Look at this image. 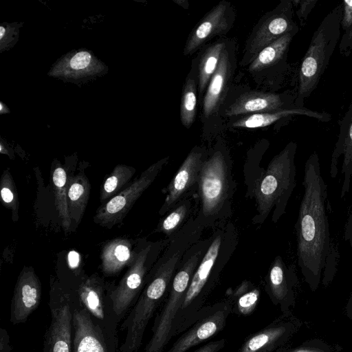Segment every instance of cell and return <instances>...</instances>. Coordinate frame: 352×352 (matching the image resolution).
<instances>
[{
  "instance_id": "35",
  "label": "cell",
  "mask_w": 352,
  "mask_h": 352,
  "mask_svg": "<svg viewBox=\"0 0 352 352\" xmlns=\"http://www.w3.org/2000/svg\"><path fill=\"white\" fill-rule=\"evenodd\" d=\"M339 50L344 56H349L352 52V25L342 34L339 43Z\"/></svg>"
},
{
  "instance_id": "15",
  "label": "cell",
  "mask_w": 352,
  "mask_h": 352,
  "mask_svg": "<svg viewBox=\"0 0 352 352\" xmlns=\"http://www.w3.org/2000/svg\"><path fill=\"white\" fill-rule=\"evenodd\" d=\"M204 151L195 148L188 155L167 188V195L159 214H164L175 206L184 195L198 184L199 173L205 160Z\"/></svg>"
},
{
  "instance_id": "4",
  "label": "cell",
  "mask_w": 352,
  "mask_h": 352,
  "mask_svg": "<svg viewBox=\"0 0 352 352\" xmlns=\"http://www.w3.org/2000/svg\"><path fill=\"white\" fill-rule=\"evenodd\" d=\"M297 144L290 142L271 160L257 179L253 190L257 214L254 223H263L273 210L272 220L276 223L285 213L287 202L296 186L295 155Z\"/></svg>"
},
{
  "instance_id": "37",
  "label": "cell",
  "mask_w": 352,
  "mask_h": 352,
  "mask_svg": "<svg viewBox=\"0 0 352 352\" xmlns=\"http://www.w3.org/2000/svg\"><path fill=\"white\" fill-rule=\"evenodd\" d=\"M91 60V55L87 52L77 53L71 60L70 65L73 69H80L86 67Z\"/></svg>"
},
{
  "instance_id": "21",
  "label": "cell",
  "mask_w": 352,
  "mask_h": 352,
  "mask_svg": "<svg viewBox=\"0 0 352 352\" xmlns=\"http://www.w3.org/2000/svg\"><path fill=\"white\" fill-rule=\"evenodd\" d=\"M138 252L137 248L133 249L131 240L126 237H117L108 241L103 245L100 254L103 274L106 276H115L126 267H129Z\"/></svg>"
},
{
  "instance_id": "41",
  "label": "cell",
  "mask_w": 352,
  "mask_h": 352,
  "mask_svg": "<svg viewBox=\"0 0 352 352\" xmlns=\"http://www.w3.org/2000/svg\"><path fill=\"white\" fill-rule=\"evenodd\" d=\"M291 352H324V349L314 346H302Z\"/></svg>"
},
{
  "instance_id": "8",
  "label": "cell",
  "mask_w": 352,
  "mask_h": 352,
  "mask_svg": "<svg viewBox=\"0 0 352 352\" xmlns=\"http://www.w3.org/2000/svg\"><path fill=\"white\" fill-rule=\"evenodd\" d=\"M155 245L149 243L139 249L134 262L118 284L107 292L109 304L117 322L135 304L146 284L153 267Z\"/></svg>"
},
{
  "instance_id": "7",
  "label": "cell",
  "mask_w": 352,
  "mask_h": 352,
  "mask_svg": "<svg viewBox=\"0 0 352 352\" xmlns=\"http://www.w3.org/2000/svg\"><path fill=\"white\" fill-rule=\"evenodd\" d=\"M207 244L195 243L192 251H190V248L188 250L185 262L179 264L164 305L155 319L151 338L143 352H163L172 339L174 321L182 307L191 278L207 251Z\"/></svg>"
},
{
  "instance_id": "19",
  "label": "cell",
  "mask_w": 352,
  "mask_h": 352,
  "mask_svg": "<svg viewBox=\"0 0 352 352\" xmlns=\"http://www.w3.org/2000/svg\"><path fill=\"white\" fill-rule=\"evenodd\" d=\"M228 6L221 1L200 21L190 34L184 47V55L194 53L212 37L228 30Z\"/></svg>"
},
{
  "instance_id": "29",
  "label": "cell",
  "mask_w": 352,
  "mask_h": 352,
  "mask_svg": "<svg viewBox=\"0 0 352 352\" xmlns=\"http://www.w3.org/2000/svg\"><path fill=\"white\" fill-rule=\"evenodd\" d=\"M260 298L259 289L251 283H242L228 297L232 312L241 316L250 315L256 309Z\"/></svg>"
},
{
  "instance_id": "28",
  "label": "cell",
  "mask_w": 352,
  "mask_h": 352,
  "mask_svg": "<svg viewBox=\"0 0 352 352\" xmlns=\"http://www.w3.org/2000/svg\"><path fill=\"white\" fill-rule=\"evenodd\" d=\"M135 173L133 167L122 164L116 166L102 184L100 191L101 204L108 201L122 190L124 186L129 184Z\"/></svg>"
},
{
  "instance_id": "36",
  "label": "cell",
  "mask_w": 352,
  "mask_h": 352,
  "mask_svg": "<svg viewBox=\"0 0 352 352\" xmlns=\"http://www.w3.org/2000/svg\"><path fill=\"white\" fill-rule=\"evenodd\" d=\"M342 4L341 28L346 31L352 25V0H344L342 2Z\"/></svg>"
},
{
  "instance_id": "22",
  "label": "cell",
  "mask_w": 352,
  "mask_h": 352,
  "mask_svg": "<svg viewBox=\"0 0 352 352\" xmlns=\"http://www.w3.org/2000/svg\"><path fill=\"white\" fill-rule=\"evenodd\" d=\"M280 95L262 91H250L241 95L226 111L228 116L270 112L290 107Z\"/></svg>"
},
{
  "instance_id": "20",
  "label": "cell",
  "mask_w": 352,
  "mask_h": 352,
  "mask_svg": "<svg viewBox=\"0 0 352 352\" xmlns=\"http://www.w3.org/2000/svg\"><path fill=\"white\" fill-rule=\"evenodd\" d=\"M293 331L292 322L275 320L250 335L236 352H275L287 341Z\"/></svg>"
},
{
  "instance_id": "10",
  "label": "cell",
  "mask_w": 352,
  "mask_h": 352,
  "mask_svg": "<svg viewBox=\"0 0 352 352\" xmlns=\"http://www.w3.org/2000/svg\"><path fill=\"white\" fill-rule=\"evenodd\" d=\"M167 161L168 157H166L152 164L117 195L101 204L94 216V223L107 229L120 224L136 201L153 182Z\"/></svg>"
},
{
  "instance_id": "12",
  "label": "cell",
  "mask_w": 352,
  "mask_h": 352,
  "mask_svg": "<svg viewBox=\"0 0 352 352\" xmlns=\"http://www.w3.org/2000/svg\"><path fill=\"white\" fill-rule=\"evenodd\" d=\"M293 16L292 1H281L274 10L267 13L249 38L243 59L246 58L252 62L264 47L286 33L298 29Z\"/></svg>"
},
{
  "instance_id": "42",
  "label": "cell",
  "mask_w": 352,
  "mask_h": 352,
  "mask_svg": "<svg viewBox=\"0 0 352 352\" xmlns=\"http://www.w3.org/2000/svg\"><path fill=\"white\" fill-rule=\"evenodd\" d=\"M4 32H5V29L3 27H1L0 28V37H1V38L3 37Z\"/></svg>"
},
{
  "instance_id": "16",
  "label": "cell",
  "mask_w": 352,
  "mask_h": 352,
  "mask_svg": "<svg viewBox=\"0 0 352 352\" xmlns=\"http://www.w3.org/2000/svg\"><path fill=\"white\" fill-rule=\"evenodd\" d=\"M104 281L96 274L84 278L79 284L76 296L82 306L91 314L94 320L107 332L110 333V325L107 323L109 309L111 314L107 294H105ZM115 320V319H114Z\"/></svg>"
},
{
  "instance_id": "34",
  "label": "cell",
  "mask_w": 352,
  "mask_h": 352,
  "mask_svg": "<svg viewBox=\"0 0 352 352\" xmlns=\"http://www.w3.org/2000/svg\"><path fill=\"white\" fill-rule=\"evenodd\" d=\"M317 2L318 0L292 1V3L298 4V9L297 10L296 14L302 27L306 24L308 16Z\"/></svg>"
},
{
  "instance_id": "39",
  "label": "cell",
  "mask_w": 352,
  "mask_h": 352,
  "mask_svg": "<svg viewBox=\"0 0 352 352\" xmlns=\"http://www.w3.org/2000/svg\"><path fill=\"white\" fill-rule=\"evenodd\" d=\"M0 352H10V338L6 329H1L0 333Z\"/></svg>"
},
{
  "instance_id": "27",
  "label": "cell",
  "mask_w": 352,
  "mask_h": 352,
  "mask_svg": "<svg viewBox=\"0 0 352 352\" xmlns=\"http://www.w3.org/2000/svg\"><path fill=\"white\" fill-rule=\"evenodd\" d=\"M68 177V173L61 165L56 166L52 170L55 206L65 233L70 230L72 221L67 203Z\"/></svg>"
},
{
  "instance_id": "1",
  "label": "cell",
  "mask_w": 352,
  "mask_h": 352,
  "mask_svg": "<svg viewBox=\"0 0 352 352\" xmlns=\"http://www.w3.org/2000/svg\"><path fill=\"white\" fill-rule=\"evenodd\" d=\"M302 185L304 193L296 223L297 259L306 282L314 290L332 246L327 214V186L316 152L305 162Z\"/></svg>"
},
{
  "instance_id": "23",
  "label": "cell",
  "mask_w": 352,
  "mask_h": 352,
  "mask_svg": "<svg viewBox=\"0 0 352 352\" xmlns=\"http://www.w3.org/2000/svg\"><path fill=\"white\" fill-rule=\"evenodd\" d=\"M296 116H305L321 122L331 120V115L326 112H318L305 107L295 104L280 110L250 114L236 120L232 126L236 128L257 129L267 126L283 118Z\"/></svg>"
},
{
  "instance_id": "26",
  "label": "cell",
  "mask_w": 352,
  "mask_h": 352,
  "mask_svg": "<svg viewBox=\"0 0 352 352\" xmlns=\"http://www.w3.org/2000/svg\"><path fill=\"white\" fill-rule=\"evenodd\" d=\"M298 28L287 32L264 47L251 62L250 72H258L270 67L285 57L289 46Z\"/></svg>"
},
{
  "instance_id": "31",
  "label": "cell",
  "mask_w": 352,
  "mask_h": 352,
  "mask_svg": "<svg viewBox=\"0 0 352 352\" xmlns=\"http://www.w3.org/2000/svg\"><path fill=\"white\" fill-rule=\"evenodd\" d=\"M196 82L192 78H188L183 87L180 106L181 121L186 128L191 126L196 116Z\"/></svg>"
},
{
  "instance_id": "30",
  "label": "cell",
  "mask_w": 352,
  "mask_h": 352,
  "mask_svg": "<svg viewBox=\"0 0 352 352\" xmlns=\"http://www.w3.org/2000/svg\"><path fill=\"white\" fill-rule=\"evenodd\" d=\"M224 50L223 43H216L210 45L202 55L199 64L198 76V88L200 93L204 91L215 73Z\"/></svg>"
},
{
  "instance_id": "3",
  "label": "cell",
  "mask_w": 352,
  "mask_h": 352,
  "mask_svg": "<svg viewBox=\"0 0 352 352\" xmlns=\"http://www.w3.org/2000/svg\"><path fill=\"white\" fill-rule=\"evenodd\" d=\"M217 229L190 282L182 307L174 321L172 338L190 327L199 318L206 300L217 283L221 271L233 252L234 233Z\"/></svg>"
},
{
  "instance_id": "5",
  "label": "cell",
  "mask_w": 352,
  "mask_h": 352,
  "mask_svg": "<svg viewBox=\"0 0 352 352\" xmlns=\"http://www.w3.org/2000/svg\"><path fill=\"white\" fill-rule=\"evenodd\" d=\"M342 3L330 11L314 32L298 72V88L295 105L304 107L305 100L317 87L340 39Z\"/></svg>"
},
{
  "instance_id": "33",
  "label": "cell",
  "mask_w": 352,
  "mask_h": 352,
  "mask_svg": "<svg viewBox=\"0 0 352 352\" xmlns=\"http://www.w3.org/2000/svg\"><path fill=\"white\" fill-rule=\"evenodd\" d=\"M159 223L157 231L169 236L184 222L190 208V200L183 199Z\"/></svg>"
},
{
  "instance_id": "32",
  "label": "cell",
  "mask_w": 352,
  "mask_h": 352,
  "mask_svg": "<svg viewBox=\"0 0 352 352\" xmlns=\"http://www.w3.org/2000/svg\"><path fill=\"white\" fill-rule=\"evenodd\" d=\"M0 194L3 205L12 212L14 221L19 219V197L16 186L9 170H3L0 182Z\"/></svg>"
},
{
  "instance_id": "24",
  "label": "cell",
  "mask_w": 352,
  "mask_h": 352,
  "mask_svg": "<svg viewBox=\"0 0 352 352\" xmlns=\"http://www.w3.org/2000/svg\"><path fill=\"white\" fill-rule=\"evenodd\" d=\"M231 65L228 52L221 54L217 69L210 79L203 102V112L208 117L217 110L230 76Z\"/></svg>"
},
{
  "instance_id": "9",
  "label": "cell",
  "mask_w": 352,
  "mask_h": 352,
  "mask_svg": "<svg viewBox=\"0 0 352 352\" xmlns=\"http://www.w3.org/2000/svg\"><path fill=\"white\" fill-rule=\"evenodd\" d=\"M49 305L51 322L43 352H72L73 294L54 278L51 279Z\"/></svg>"
},
{
  "instance_id": "25",
  "label": "cell",
  "mask_w": 352,
  "mask_h": 352,
  "mask_svg": "<svg viewBox=\"0 0 352 352\" xmlns=\"http://www.w3.org/2000/svg\"><path fill=\"white\" fill-rule=\"evenodd\" d=\"M91 185L84 170L68 177L67 203L72 221L78 226L84 215L90 195Z\"/></svg>"
},
{
  "instance_id": "43",
  "label": "cell",
  "mask_w": 352,
  "mask_h": 352,
  "mask_svg": "<svg viewBox=\"0 0 352 352\" xmlns=\"http://www.w3.org/2000/svg\"><path fill=\"white\" fill-rule=\"evenodd\" d=\"M351 300H352V296H351Z\"/></svg>"
},
{
  "instance_id": "13",
  "label": "cell",
  "mask_w": 352,
  "mask_h": 352,
  "mask_svg": "<svg viewBox=\"0 0 352 352\" xmlns=\"http://www.w3.org/2000/svg\"><path fill=\"white\" fill-rule=\"evenodd\" d=\"M72 352H109L107 339L110 336L92 318L73 294Z\"/></svg>"
},
{
  "instance_id": "2",
  "label": "cell",
  "mask_w": 352,
  "mask_h": 352,
  "mask_svg": "<svg viewBox=\"0 0 352 352\" xmlns=\"http://www.w3.org/2000/svg\"><path fill=\"white\" fill-rule=\"evenodd\" d=\"M197 239L192 230L182 229L173 239L163 256L152 267L138 300L121 324L120 329L126 331V337L120 352L138 351L146 328L157 308L166 298L185 252Z\"/></svg>"
},
{
  "instance_id": "6",
  "label": "cell",
  "mask_w": 352,
  "mask_h": 352,
  "mask_svg": "<svg viewBox=\"0 0 352 352\" xmlns=\"http://www.w3.org/2000/svg\"><path fill=\"white\" fill-rule=\"evenodd\" d=\"M235 184L224 154L215 151L206 159L198 179L200 210L196 220L204 228L228 216Z\"/></svg>"
},
{
  "instance_id": "40",
  "label": "cell",
  "mask_w": 352,
  "mask_h": 352,
  "mask_svg": "<svg viewBox=\"0 0 352 352\" xmlns=\"http://www.w3.org/2000/svg\"><path fill=\"white\" fill-rule=\"evenodd\" d=\"M344 238L346 241H348L352 248V210L350 212L348 220L346 223Z\"/></svg>"
},
{
  "instance_id": "17",
  "label": "cell",
  "mask_w": 352,
  "mask_h": 352,
  "mask_svg": "<svg viewBox=\"0 0 352 352\" xmlns=\"http://www.w3.org/2000/svg\"><path fill=\"white\" fill-rule=\"evenodd\" d=\"M343 156L341 174L343 182L340 197L343 198L350 190L352 179V101L348 111L340 122V132L331 155L330 175L335 178L338 173V160Z\"/></svg>"
},
{
  "instance_id": "11",
  "label": "cell",
  "mask_w": 352,
  "mask_h": 352,
  "mask_svg": "<svg viewBox=\"0 0 352 352\" xmlns=\"http://www.w3.org/2000/svg\"><path fill=\"white\" fill-rule=\"evenodd\" d=\"M232 312V306L228 299L206 305L197 320L172 344L166 352H187L222 331Z\"/></svg>"
},
{
  "instance_id": "38",
  "label": "cell",
  "mask_w": 352,
  "mask_h": 352,
  "mask_svg": "<svg viewBox=\"0 0 352 352\" xmlns=\"http://www.w3.org/2000/svg\"><path fill=\"white\" fill-rule=\"evenodd\" d=\"M226 342V341L224 338L212 340L197 348L192 352H219L224 348Z\"/></svg>"
},
{
  "instance_id": "18",
  "label": "cell",
  "mask_w": 352,
  "mask_h": 352,
  "mask_svg": "<svg viewBox=\"0 0 352 352\" xmlns=\"http://www.w3.org/2000/svg\"><path fill=\"white\" fill-rule=\"evenodd\" d=\"M296 278L294 265L287 266L280 256H276L267 277L266 291L272 302L283 311L292 303Z\"/></svg>"
},
{
  "instance_id": "14",
  "label": "cell",
  "mask_w": 352,
  "mask_h": 352,
  "mask_svg": "<svg viewBox=\"0 0 352 352\" xmlns=\"http://www.w3.org/2000/svg\"><path fill=\"white\" fill-rule=\"evenodd\" d=\"M41 298V283L32 266L20 272L14 289L10 320L14 324L25 322L38 308Z\"/></svg>"
}]
</instances>
